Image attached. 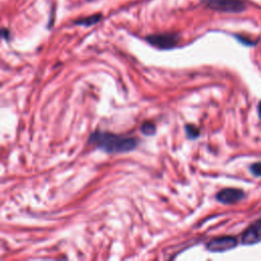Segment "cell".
<instances>
[{"label": "cell", "mask_w": 261, "mask_h": 261, "mask_svg": "<svg viewBox=\"0 0 261 261\" xmlns=\"http://www.w3.org/2000/svg\"><path fill=\"white\" fill-rule=\"evenodd\" d=\"M250 172L254 177H261V162H254L250 166Z\"/></svg>", "instance_id": "obj_10"}, {"label": "cell", "mask_w": 261, "mask_h": 261, "mask_svg": "<svg viewBox=\"0 0 261 261\" xmlns=\"http://www.w3.org/2000/svg\"><path fill=\"white\" fill-rule=\"evenodd\" d=\"M185 128H186V133H187L188 138L196 139L197 137H199L200 130H199V128L196 125H194V124H186Z\"/></svg>", "instance_id": "obj_8"}, {"label": "cell", "mask_w": 261, "mask_h": 261, "mask_svg": "<svg viewBox=\"0 0 261 261\" xmlns=\"http://www.w3.org/2000/svg\"><path fill=\"white\" fill-rule=\"evenodd\" d=\"M259 242H261V218L253 222L242 236L244 245H254Z\"/></svg>", "instance_id": "obj_6"}, {"label": "cell", "mask_w": 261, "mask_h": 261, "mask_svg": "<svg viewBox=\"0 0 261 261\" xmlns=\"http://www.w3.org/2000/svg\"><path fill=\"white\" fill-rule=\"evenodd\" d=\"M258 115H259V117L261 118V102H260L259 105H258Z\"/></svg>", "instance_id": "obj_11"}, {"label": "cell", "mask_w": 261, "mask_h": 261, "mask_svg": "<svg viewBox=\"0 0 261 261\" xmlns=\"http://www.w3.org/2000/svg\"><path fill=\"white\" fill-rule=\"evenodd\" d=\"M102 18L101 14H96V15H92L89 17H85V18H81L79 20H76L74 22L75 25L77 26H84V27H90L93 26L95 24H97Z\"/></svg>", "instance_id": "obj_7"}, {"label": "cell", "mask_w": 261, "mask_h": 261, "mask_svg": "<svg viewBox=\"0 0 261 261\" xmlns=\"http://www.w3.org/2000/svg\"><path fill=\"white\" fill-rule=\"evenodd\" d=\"M141 132L146 136H152L156 132V126L152 122H145L141 126Z\"/></svg>", "instance_id": "obj_9"}, {"label": "cell", "mask_w": 261, "mask_h": 261, "mask_svg": "<svg viewBox=\"0 0 261 261\" xmlns=\"http://www.w3.org/2000/svg\"><path fill=\"white\" fill-rule=\"evenodd\" d=\"M147 42L159 49H172L179 43V35L174 33L153 34L146 38Z\"/></svg>", "instance_id": "obj_3"}, {"label": "cell", "mask_w": 261, "mask_h": 261, "mask_svg": "<svg viewBox=\"0 0 261 261\" xmlns=\"http://www.w3.org/2000/svg\"><path fill=\"white\" fill-rule=\"evenodd\" d=\"M244 198H245L244 191L240 189H235V188L222 189L216 194L217 201L226 205L236 204L242 201Z\"/></svg>", "instance_id": "obj_5"}, {"label": "cell", "mask_w": 261, "mask_h": 261, "mask_svg": "<svg viewBox=\"0 0 261 261\" xmlns=\"http://www.w3.org/2000/svg\"><path fill=\"white\" fill-rule=\"evenodd\" d=\"M238 245V240L234 237H220L209 241L206 249L210 252H225L234 249Z\"/></svg>", "instance_id": "obj_4"}, {"label": "cell", "mask_w": 261, "mask_h": 261, "mask_svg": "<svg viewBox=\"0 0 261 261\" xmlns=\"http://www.w3.org/2000/svg\"><path fill=\"white\" fill-rule=\"evenodd\" d=\"M89 143L108 154L129 152L138 146V141L135 138L123 137L108 132H101V130H96L91 134Z\"/></svg>", "instance_id": "obj_1"}, {"label": "cell", "mask_w": 261, "mask_h": 261, "mask_svg": "<svg viewBox=\"0 0 261 261\" xmlns=\"http://www.w3.org/2000/svg\"><path fill=\"white\" fill-rule=\"evenodd\" d=\"M211 10L220 13L239 14L246 10V4L243 0H202Z\"/></svg>", "instance_id": "obj_2"}]
</instances>
